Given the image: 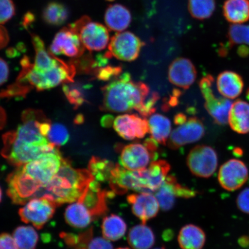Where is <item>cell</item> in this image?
<instances>
[{
	"mask_svg": "<svg viewBox=\"0 0 249 249\" xmlns=\"http://www.w3.org/2000/svg\"><path fill=\"white\" fill-rule=\"evenodd\" d=\"M127 200L131 205L132 213L145 224L157 215L160 204L155 196L149 192H139L127 196Z\"/></svg>",
	"mask_w": 249,
	"mask_h": 249,
	"instance_id": "obj_21",
	"label": "cell"
},
{
	"mask_svg": "<svg viewBox=\"0 0 249 249\" xmlns=\"http://www.w3.org/2000/svg\"><path fill=\"white\" fill-rule=\"evenodd\" d=\"M114 164L110 161L93 157L89 160L88 170L99 182H108L110 180L111 171Z\"/></svg>",
	"mask_w": 249,
	"mask_h": 249,
	"instance_id": "obj_34",
	"label": "cell"
},
{
	"mask_svg": "<svg viewBox=\"0 0 249 249\" xmlns=\"http://www.w3.org/2000/svg\"><path fill=\"white\" fill-rule=\"evenodd\" d=\"M9 36L5 28L0 26V49L5 48L8 45Z\"/></svg>",
	"mask_w": 249,
	"mask_h": 249,
	"instance_id": "obj_47",
	"label": "cell"
},
{
	"mask_svg": "<svg viewBox=\"0 0 249 249\" xmlns=\"http://www.w3.org/2000/svg\"><path fill=\"white\" fill-rule=\"evenodd\" d=\"M21 65L22 70L18 77V82L36 88L39 91L54 88L62 83L74 82L76 72L72 62L67 64L61 60L57 66L44 71L36 70L26 56L21 60Z\"/></svg>",
	"mask_w": 249,
	"mask_h": 249,
	"instance_id": "obj_3",
	"label": "cell"
},
{
	"mask_svg": "<svg viewBox=\"0 0 249 249\" xmlns=\"http://www.w3.org/2000/svg\"><path fill=\"white\" fill-rule=\"evenodd\" d=\"M117 249H130L127 248H118Z\"/></svg>",
	"mask_w": 249,
	"mask_h": 249,
	"instance_id": "obj_55",
	"label": "cell"
},
{
	"mask_svg": "<svg viewBox=\"0 0 249 249\" xmlns=\"http://www.w3.org/2000/svg\"><path fill=\"white\" fill-rule=\"evenodd\" d=\"M4 147L1 155L9 164L20 167L38 159L41 156L59 149L50 142L45 145H36L21 142L16 138L14 131L6 133L2 136Z\"/></svg>",
	"mask_w": 249,
	"mask_h": 249,
	"instance_id": "obj_4",
	"label": "cell"
},
{
	"mask_svg": "<svg viewBox=\"0 0 249 249\" xmlns=\"http://www.w3.org/2000/svg\"><path fill=\"white\" fill-rule=\"evenodd\" d=\"M178 241L182 249H202L206 241V235L200 227L190 224L180 229Z\"/></svg>",
	"mask_w": 249,
	"mask_h": 249,
	"instance_id": "obj_25",
	"label": "cell"
},
{
	"mask_svg": "<svg viewBox=\"0 0 249 249\" xmlns=\"http://www.w3.org/2000/svg\"><path fill=\"white\" fill-rule=\"evenodd\" d=\"M41 110L27 109L21 115V124L14 131L16 138L21 142L36 145L49 144L48 139L41 133L42 124L48 120Z\"/></svg>",
	"mask_w": 249,
	"mask_h": 249,
	"instance_id": "obj_9",
	"label": "cell"
},
{
	"mask_svg": "<svg viewBox=\"0 0 249 249\" xmlns=\"http://www.w3.org/2000/svg\"><path fill=\"white\" fill-rule=\"evenodd\" d=\"M15 14V7L12 0H0V24H5Z\"/></svg>",
	"mask_w": 249,
	"mask_h": 249,
	"instance_id": "obj_42",
	"label": "cell"
},
{
	"mask_svg": "<svg viewBox=\"0 0 249 249\" xmlns=\"http://www.w3.org/2000/svg\"><path fill=\"white\" fill-rule=\"evenodd\" d=\"M249 178L247 165L241 160L231 159L220 166L218 181L226 191L233 192L242 188Z\"/></svg>",
	"mask_w": 249,
	"mask_h": 249,
	"instance_id": "obj_14",
	"label": "cell"
},
{
	"mask_svg": "<svg viewBox=\"0 0 249 249\" xmlns=\"http://www.w3.org/2000/svg\"><path fill=\"white\" fill-rule=\"evenodd\" d=\"M2 199V191L1 188H0V202L1 201Z\"/></svg>",
	"mask_w": 249,
	"mask_h": 249,
	"instance_id": "obj_53",
	"label": "cell"
},
{
	"mask_svg": "<svg viewBox=\"0 0 249 249\" xmlns=\"http://www.w3.org/2000/svg\"><path fill=\"white\" fill-rule=\"evenodd\" d=\"M7 120L5 111L2 107H0V130L2 129L5 126Z\"/></svg>",
	"mask_w": 249,
	"mask_h": 249,
	"instance_id": "obj_50",
	"label": "cell"
},
{
	"mask_svg": "<svg viewBox=\"0 0 249 249\" xmlns=\"http://www.w3.org/2000/svg\"><path fill=\"white\" fill-rule=\"evenodd\" d=\"M186 163L190 171L195 176L210 178L217 170V154L210 146L196 145L190 151Z\"/></svg>",
	"mask_w": 249,
	"mask_h": 249,
	"instance_id": "obj_11",
	"label": "cell"
},
{
	"mask_svg": "<svg viewBox=\"0 0 249 249\" xmlns=\"http://www.w3.org/2000/svg\"><path fill=\"white\" fill-rule=\"evenodd\" d=\"M155 192L160 208L164 211L172 209L177 198H192L196 195L195 191L180 185L176 177L171 175L167 176L163 184Z\"/></svg>",
	"mask_w": 249,
	"mask_h": 249,
	"instance_id": "obj_18",
	"label": "cell"
},
{
	"mask_svg": "<svg viewBox=\"0 0 249 249\" xmlns=\"http://www.w3.org/2000/svg\"><path fill=\"white\" fill-rule=\"evenodd\" d=\"M236 205L242 213L249 214V188L240 192L236 198Z\"/></svg>",
	"mask_w": 249,
	"mask_h": 249,
	"instance_id": "obj_43",
	"label": "cell"
},
{
	"mask_svg": "<svg viewBox=\"0 0 249 249\" xmlns=\"http://www.w3.org/2000/svg\"><path fill=\"white\" fill-rule=\"evenodd\" d=\"M54 202L45 197L31 199L20 208L18 214L21 220L31 223L38 229H41L53 216L56 207Z\"/></svg>",
	"mask_w": 249,
	"mask_h": 249,
	"instance_id": "obj_13",
	"label": "cell"
},
{
	"mask_svg": "<svg viewBox=\"0 0 249 249\" xmlns=\"http://www.w3.org/2000/svg\"><path fill=\"white\" fill-rule=\"evenodd\" d=\"M105 21L109 29L120 33L129 26L132 15L129 9L123 5H111L106 11Z\"/></svg>",
	"mask_w": 249,
	"mask_h": 249,
	"instance_id": "obj_23",
	"label": "cell"
},
{
	"mask_svg": "<svg viewBox=\"0 0 249 249\" xmlns=\"http://www.w3.org/2000/svg\"><path fill=\"white\" fill-rule=\"evenodd\" d=\"M94 179L89 170L74 169L71 161L63 158L60 170L39 194L40 197L49 198L58 207L73 203L85 194Z\"/></svg>",
	"mask_w": 249,
	"mask_h": 249,
	"instance_id": "obj_2",
	"label": "cell"
},
{
	"mask_svg": "<svg viewBox=\"0 0 249 249\" xmlns=\"http://www.w3.org/2000/svg\"><path fill=\"white\" fill-rule=\"evenodd\" d=\"M216 86L220 94L230 100L241 95L244 89V82L240 74L235 71H225L218 75Z\"/></svg>",
	"mask_w": 249,
	"mask_h": 249,
	"instance_id": "obj_22",
	"label": "cell"
},
{
	"mask_svg": "<svg viewBox=\"0 0 249 249\" xmlns=\"http://www.w3.org/2000/svg\"><path fill=\"white\" fill-rule=\"evenodd\" d=\"M188 117L186 116L185 114L182 113H179L177 114L174 117V124H176V125H180V124H182L186 122V121L188 120Z\"/></svg>",
	"mask_w": 249,
	"mask_h": 249,
	"instance_id": "obj_48",
	"label": "cell"
},
{
	"mask_svg": "<svg viewBox=\"0 0 249 249\" xmlns=\"http://www.w3.org/2000/svg\"><path fill=\"white\" fill-rule=\"evenodd\" d=\"M84 122V117L83 115H78V116L76 117L75 120H74V123L77 124H81L83 123Z\"/></svg>",
	"mask_w": 249,
	"mask_h": 249,
	"instance_id": "obj_51",
	"label": "cell"
},
{
	"mask_svg": "<svg viewBox=\"0 0 249 249\" xmlns=\"http://www.w3.org/2000/svg\"><path fill=\"white\" fill-rule=\"evenodd\" d=\"M14 238L19 249H36L38 242V234L31 226H20L16 229Z\"/></svg>",
	"mask_w": 249,
	"mask_h": 249,
	"instance_id": "obj_33",
	"label": "cell"
},
{
	"mask_svg": "<svg viewBox=\"0 0 249 249\" xmlns=\"http://www.w3.org/2000/svg\"><path fill=\"white\" fill-rule=\"evenodd\" d=\"M205 135L203 123L196 117L188 118L171 133L167 145L173 149H177L187 144L201 140Z\"/></svg>",
	"mask_w": 249,
	"mask_h": 249,
	"instance_id": "obj_16",
	"label": "cell"
},
{
	"mask_svg": "<svg viewBox=\"0 0 249 249\" xmlns=\"http://www.w3.org/2000/svg\"><path fill=\"white\" fill-rule=\"evenodd\" d=\"M154 249H166L164 247H161V248H155Z\"/></svg>",
	"mask_w": 249,
	"mask_h": 249,
	"instance_id": "obj_54",
	"label": "cell"
},
{
	"mask_svg": "<svg viewBox=\"0 0 249 249\" xmlns=\"http://www.w3.org/2000/svg\"><path fill=\"white\" fill-rule=\"evenodd\" d=\"M93 229L79 233L61 232L60 237L70 249H87L92 240Z\"/></svg>",
	"mask_w": 249,
	"mask_h": 249,
	"instance_id": "obj_36",
	"label": "cell"
},
{
	"mask_svg": "<svg viewBox=\"0 0 249 249\" xmlns=\"http://www.w3.org/2000/svg\"><path fill=\"white\" fill-rule=\"evenodd\" d=\"M8 76V65L6 61L0 58V86L7 82Z\"/></svg>",
	"mask_w": 249,
	"mask_h": 249,
	"instance_id": "obj_46",
	"label": "cell"
},
{
	"mask_svg": "<svg viewBox=\"0 0 249 249\" xmlns=\"http://www.w3.org/2000/svg\"><path fill=\"white\" fill-rule=\"evenodd\" d=\"M113 117L110 116V115L104 116L101 120L102 125L105 127H110L111 124H113Z\"/></svg>",
	"mask_w": 249,
	"mask_h": 249,
	"instance_id": "obj_49",
	"label": "cell"
},
{
	"mask_svg": "<svg viewBox=\"0 0 249 249\" xmlns=\"http://www.w3.org/2000/svg\"><path fill=\"white\" fill-rule=\"evenodd\" d=\"M32 89L30 86L18 82L8 87L7 89L0 93V97H19V96H26L27 93Z\"/></svg>",
	"mask_w": 249,
	"mask_h": 249,
	"instance_id": "obj_40",
	"label": "cell"
},
{
	"mask_svg": "<svg viewBox=\"0 0 249 249\" xmlns=\"http://www.w3.org/2000/svg\"><path fill=\"white\" fill-rule=\"evenodd\" d=\"M127 225L122 217L112 214L103 220L102 231L103 236L107 240L117 241L125 234Z\"/></svg>",
	"mask_w": 249,
	"mask_h": 249,
	"instance_id": "obj_31",
	"label": "cell"
},
{
	"mask_svg": "<svg viewBox=\"0 0 249 249\" xmlns=\"http://www.w3.org/2000/svg\"><path fill=\"white\" fill-rule=\"evenodd\" d=\"M214 79L210 74L202 78L199 87L205 101V107L214 122L219 125L228 124L229 115L232 103L230 99L217 97L213 89Z\"/></svg>",
	"mask_w": 249,
	"mask_h": 249,
	"instance_id": "obj_10",
	"label": "cell"
},
{
	"mask_svg": "<svg viewBox=\"0 0 249 249\" xmlns=\"http://www.w3.org/2000/svg\"><path fill=\"white\" fill-rule=\"evenodd\" d=\"M7 195L14 204L23 205L39 195L42 186L18 167L7 179Z\"/></svg>",
	"mask_w": 249,
	"mask_h": 249,
	"instance_id": "obj_7",
	"label": "cell"
},
{
	"mask_svg": "<svg viewBox=\"0 0 249 249\" xmlns=\"http://www.w3.org/2000/svg\"><path fill=\"white\" fill-rule=\"evenodd\" d=\"M62 157L59 149L41 156L38 159L20 166L21 169L36 180L43 189L49 184L60 169Z\"/></svg>",
	"mask_w": 249,
	"mask_h": 249,
	"instance_id": "obj_8",
	"label": "cell"
},
{
	"mask_svg": "<svg viewBox=\"0 0 249 249\" xmlns=\"http://www.w3.org/2000/svg\"><path fill=\"white\" fill-rule=\"evenodd\" d=\"M113 124L118 135L126 140L144 138L149 132L148 120L135 114L120 115Z\"/></svg>",
	"mask_w": 249,
	"mask_h": 249,
	"instance_id": "obj_19",
	"label": "cell"
},
{
	"mask_svg": "<svg viewBox=\"0 0 249 249\" xmlns=\"http://www.w3.org/2000/svg\"><path fill=\"white\" fill-rule=\"evenodd\" d=\"M247 99H248V100L249 101V88L247 90Z\"/></svg>",
	"mask_w": 249,
	"mask_h": 249,
	"instance_id": "obj_52",
	"label": "cell"
},
{
	"mask_svg": "<svg viewBox=\"0 0 249 249\" xmlns=\"http://www.w3.org/2000/svg\"><path fill=\"white\" fill-rule=\"evenodd\" d=\"M87 249H113V247L107 239L98 237L92 239Z\"/></svg>",
	"mask_w": 249,
	"mask_h": 249,
	"instance_id": "obj_44",
	"label": "cell"
},
{
	"mask_svg": "<svg viewBox=\"0 0 249 249\" xmlns=\"http://www.w3.org/2000/svg\"><path fill=\"white\" fill-rule=\"evenodd\" d=\"M127 241L133 249H150L155 244V236L150 227L142 223L130 230Z\"/></svg>",
	"mask_w": 249,
	"mask_h": 249,
	"instance_id": "obj_29",
	"label": "cell"
},
{
	"mask_svg": "<svg viewBox=\"0 0 249 249\" xmlns=\"http://www.w3.org/2000/svg\"><path fill=\"white\" fill-rule=\"evenodd\" d=\"M151 138L159 144L166 145L171 132L170 120L160 114H152L148 120Z\"/></svg>",
	"mask_w": 249,
	"mask_h": 249,
	"instance_id": "obj_30",
	"label": "cell"
},
{
	"mask_svg": "<svg viewBox=\"0 0 249 249\" xmlns=\"http://www.w3.org/2000/svg\"><path fill=\"white\" fill-rule=\"evenodd\" d=\"M0 249H19L12 236L7 233L0 234Z\"/></svg>",
	"mask_w": 249,
	"mask_h": 249,
	"instance_id": "obj_45",
	"label": "cell"
},
{
	"mask_svg": "<svg viewBox=\"0 0 249 249\" xmlns=\"http://www.w3.org/2000/svg\"><path fill=\"white\" fill-rule=\"evenodd\" d=\"M116 149L120 152L121 166L129 171L145 169L158 156L152 153L144 144L140 143L120 145Z\"/></svg>",
	"mask_w": 249,
	"mask_h": 249,
	"instance_id": "obj_15",
	"label": "cell"
},
{
	"mask_svg": "<svg viewBox=\"0 0 249 249\" xmlns=\"http://www.w3.org/2000/svg\"><path fill=\"white\" fill-rule=\"evenodd\" d=\"M216 9L215 0H189L188 9L192 17L205 20L213 15Z\"/></svg>",
	"mask_w": 249,
	"mask_h": 249,
	"instance_id": "obj_35",
	"label": "cell"
},
{
	"mask_svg": "<svg viewBox=\"0 0 249 249\" xmlns=\"http://www.w3.org/2000/svg\"><path fill=\"white\" fill-rule=\"evenodd\" d=\"M123 69L120 66L113 67L107 65L104 67L99 68L96 71L94 75L96 79L102 81L113 80L119 77L122 73Z\"/></svg>",
	"mask_w": 249,
	"mask_h": 249,
	"instance_id": "obj_41",
	"label": "cell"
},
{
	"mask_svg": "<svg viewBox=\"0 0 249 249\" xmlns=\"http://www.w3.org/2000/svg\"><path fill=\"white\" fill-rule=\"evenodd\" d=\"M228 123L236 133L242 135L249 133V103L242 100L233 102L230 108Z\"/></svg>",
	"mask_w": 249,
	"mask_h": 249,
	"instance_id": "obj_24",
	"label": "cell"
},
{
	"mask_svg": "<svg viewBox=\"0 0 249 249\" xmlns=\"http://www.w3.org/2000/svg\"><path fill=\"white\" fill-rule=\"evenodd\" d=\"M168 77L172 85L188 89L197 77V71L192 62L188 58H177L171 62L168 71Z\"/></svg>",
	"mask_w": 249,
	"mask_h": 249,
	"instance_id": "obj_20",
	"label": "cell"
},
{
	"mask_svg": "<svg viewBox=\"0 0 249 249\" xmlns=\"http://www.w3.org/2000/svg\"><path fill=\"white\" fill-rule=\"evenodd\" d=\"M85 49L79 35L68 26L56 34L49 52L54 55L77 58L83 55Z\"/></svg>",
	"mask_w": 249,
	"mask_h": 249,
	"instance_id": "obj_17",
	"label": "cell"
},
{
	"mask_svg": "<svg viewBox=\"0 0 249 249\" xmlns=\"http://www.w3.org/2000/svg\"><path fill=\"white\" fill-rule=\"evenodd\" d=\"M69 11L66 6L58 2L49 3L43 9L42 18L45 23L51 26H61L69 18Z\"/></svg>",
	"mask_w": 249,
	"mask_h": 249,
	"instance_id": "obj_32",
	"label": "cell"
},
{
	"mask_svg": "<svg viewBox=\"0 0 249 249\" xmlns=\"http://www.w3.org/2000/svg\"><path fill=\"white\" fill-rule=\"evenodd\" d=\"M69 26L79 35L85 48L90 52L103 51L108 45L110 36L107 27L91 21L87 16H84Z\"/></svg>",
	"mask_w": 249,
	"mask_h": 249,
	"instance_id": "obj_6",
	"label": "cell"
},
{
	"mask_svg": "<svg viewBox=\"0 0 249 249\" xmlns=\"http://www.w3.org/2000/svg\"><path fill=\"white\" fill-rule=\"evenodd\" d=\"M171 169L167 161H151L145 169L127 171L126 176V188L138 192H155L163 184Z\"/></svg>",
	"mask_w": 249,
	"mask_h": 249,
	"instance_id": "obj_5",
	"label": "cell"
},
{
	"mask_svg": "<svg viewBox=\"0 0 249 249\" xmlns=\"http://www.w3.org/2000/svg\"><path fill=\"white\" fill-rule=\"evenodd\" d=\"M223 12L226 19L232 24L247 22L249 20V0H226Z\"/></svg>",
	"mask_w": 249,
	"mask_h": 249,
	"instance_id": "obj_27",
	"label": "cell"
},
{
	"mask_svg": "<svg viewBox=\"0 0 249 249\" xmlns=\"http://www.w3.org/2000/svg\"><path fill=\"white\" fill-rule=\"evenodd\" d=\"M49 142L56 147L64 145L70 139V134L68 129L63 124L55 123L52 124L51 129L47 136Z\"/></svg>",
	"mask_w": 249,
	"mask_h": 249,
	"instance_id": "obj_38",
	"label": "cell"
},
{
	"mask_svg": "<svg viewBox=\"0 0 249 249\" xmlns=\"http://www.w3.org/2000/svg\"><path fill=\"white\" fill-rule=\"evenodd\" d=\"M145 43L129 31L118 33L108 43V53L118 60L132 62L139 57Z\"/></svg>",
	"mask_w": 249,
	"mask_h": 249,
	"instance_id": "obj_12",
	"label": "cell"
},
{
	"mask_svg": "<svg viewBox=\"0 0 249 249\" xmlns=\"http://www.w3.org/2000/svg\"><path fill=\"white\" fill-rule=\"evenodd\" d=\"M65 219L68 225L78 229L85 228L94 220L85 205L78 200L67 208Z\"/></svg>",
	"mask_w": 249,
	"mask_h": 249,
	"instance_id": "obj_28",
	"label": "cell"
},
{
	"mask_svg": "<svg viewBox=\"0 0 249 249\" xmlns=\"http://www.w3.org/2000/svg\"><path fill=\"white\" fill-rule=\"evenodd\" d=\"M107 1H114V0H107Z\"/></svg>",
	"mask_w": 249,
	"mask_h": 249,
	"instance_id": "obj_56",
	"label": "cell"
},
{
	"mask_svg": "<svg viewBox=\"0 0 249 249\" xmlns=\"http://www.w3.org/2000/svg\"><path fill=\"white\" fill-rule=\"evenodd\" d=\"M31 36L36 51L34 68L36 70L44 71L57 66L61 60L60 59L55 57L51 52L46 51L44 42L38 36L34 34H31Z\"/></svg>",
	"mask_w": 249,
	"mask_h": 249,
	"instance_id": "obj_26",
	"label": "cell"
},
{
	"mask_svg": "<svg viewBox=\"0 0 249 249\" xmlns=\"http://www.w3.org/2000/svg\"><path fill=\"white\" fill-rule=\"evenodd\" d=\"M227 36L230 48L236 45L249 46V24H231L229 27Z\"/></svg>",
	"mask_w": 249,
	"mask_h": 249,
	"instance_id": "obj_37",
	"label": "cell"
},
{
	"mask_svg": "<svg viewBox=\"0 0 249 249\" xmlns=\"http://www.w3.org/2000/svg\"><path fill=\"white\" fill-rule=\"evenodd\" d=\"M71 83H69L70 85L64 84L62 89L68 100L74 106V108H77L87 101L84 95L83 88L79 85Z\"/></svg>",
	"mask_w": 249,
	"mask_h": 249,
	"instance_id": "obj_39",
	"label": "cell"
},
{
	"mask_svg": "<svg viewBox=\"0 0 249 249\" xmlns=\"http://www.w3.org/2000/svg\"><path fill=\"white\" fill-rule=\"evenodd\" d=\"M101 110L126 113L133 110L141 113L148 99L150 89L145 83L135 82L129 73L121 74L102 89Z\"/></svg>",
	"mask_w": 249,
	"mask_h": 249,
	"instance_id": "obj_1",
	"label": "cell"
}]
</instances>
